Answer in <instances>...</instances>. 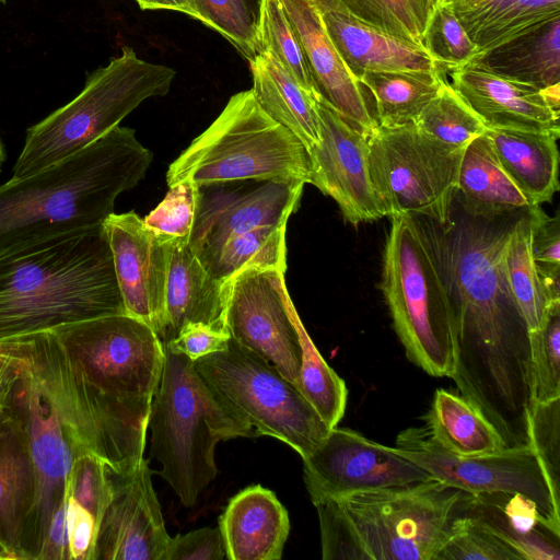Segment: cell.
<instances>
[{
	"label": "cell",
	"instance_id": "cell-1",
	"mask_svg": "<svg viewBox=\"0 0 560 560\" xmlns=\"http://www.w3.org/2000/svg\"><path fill=\"white\" fill-rule=\"evenodd\" d=\"M509 230L451 223L439 241L455 311L451 378L504 445L514 447L528 444L532 381L528 329L502 265Z\"/></svg>",
	"mask_w": 560,
	"mask_h": 560
},
{
	"label": "cell",
	"instance_id": "cell-2",
	"mask_svg": "<svg viewBox=\"0 0 560 560\" xmlns=\"http://www.w3.org/2000/svg\"><path fill=\"white\" fill-rule=\"evenodd\" d=\"M152 159L133 129L117 126L74 154L0 185V258L103 224Z\"/></svg>",
	"mask_w": 560,
	"mask_h": 560
},
{
	"label": "cell",
	"instance_id": "cell-3",
	"mask_svg": "<svg viewBox=\"0 0 560 560\" xmlns=\"http://www.w3.org/2000/svg\"><path fill=\"white\" fill-rule=\"evenodd\" d=\"M126 314L103 224L0 258V342Z\"/></svg>",
	"mask_w": 560,
	"mask_h": 560
},
{
	"label": "cell",
	"instance_id": "cell-4",
	"mask_svg": "<svg viewBox=\"0 0 560 560\" xmlns=\"http://www.w3.org/2000/svg\"><path fill=\"white\" fill-rule=\"evenodd\" d=\"M381 289L406 357L434 377L455 370V311L440 241L420 218L390 217Z\"/></svg>",
	"mask_w": 560,
	"mask_h": 560
},
{
	"label": "cell",
	"instance_id": "cell-5",
	"mask_svg": "<svg viewBox=\"0 0 560 560\" xmlns=\"http://www.w3.org/2000/svg\"><path fill=\"white\" fill-rule=\"evenodd\" d=\"M148 429L150 455L162 466L159 475L188 508L218 474L217 444L257 435L206 383L194 361L165 346Z\"/></svg>",
	"mask_w": 560,
	"mask_h": 560
},
{
	"label": "cell",
	"instance_id": "cell-6",
	"mask_svg": "<svg viewBox=\"0 0 560 560\" xmlns=\"http://www.w3.org/2000/svg\"><path fill=\"white\" fill-rule=\"evenodd\" d=\"M0 345L32 372L54 408L74 457L93 455L116 472L127 471L144 458L148 425L101 394L52 330Z\"/></svg>",
	"mask_w": 560,
	"mask_h": 560
},
{
	"label": "cell",
	"instance_id": "cell-7",
	"mask_svg": "<svg viewBox=\"0 0 560 560\" xmlns=\"http://www.w3.org/2000/svg\"><path fill=\"white\" fill-rule=\"evenodd\" d=\"M235 180L311 184L312 163L302 141L272 119L252 90L230 97L214 121L168 166V187Z\"/></svg>",
	"mask_w": 560,
	"mask_h": 560
},
{
	"label": "cell",
	"instance_id": "cell-8",
	"mask_svg": "<svg viewBox=\"0 0 560 560\" xmlns=\"http://www.w3.org/2000/svg\"><path fill=\"white\" fill-rule=\"evenodd\" d=\"M175 71L140 59L131 47L89 75L69 103L30 127L14 178L42 171L95 142L144 100L168 93Z\"/></svg>",
	"mask_w": 560,
	"mask_h": 560
},
{
	"label": "cell",
	"instance_id": "cell-9",
	"mask_svg": "<svg viewBox=\"0 0 560 560\" xmlns=\"http://www.w3.org/2000/svg\"><path fill=\"white\" fill-rule=\"evenodd\" d=\"M469 493L438 479L336 501L368 560H436L467 513Z\"/></svg>",
	"mask_w": 560,
	"mask_h": 560
},
{
	"label": "cell",
	"instance_id": "cell-10",
	"mask_svg": "<svg viewBox=\"0 0 560 560\" xmlns=\"http://www.w3.org/2000/svg\"><path fill=\"white\" fill-rule=\"evenodd\" d=\"M194 365L257 435L280 440L301 457L311 453L330 430L292 383L232 338L225 350L205 355Z\"/></svg>",
	"mask_w": 560,
	"mask_h": 560
},
{
	"label": "cell",
	"instance_id": "cell-11",
	"mask_svg": "<svg viewBox=\"0 0 560 560\" xmlns=\"http://www.w3.org/2000/svg\"><path fill=\"white\" fill-rule=\"evenodd\" d=\"M465 148L445 144L413 122L377 126L369 135V167L384 217L406 214L448 226Z\"/></svg>",
	"mask_w": 560,
	"mask_h": 560
},
{
	"label": "cell",
	"instance_id": "cell-12",
	"mask_svg": "<svg viewBox=\"0 0 560 560\" xmlns=\"http://www.w3.org/2000/svg\"><path fill=\"white\" fill-rule=\"evenodd\" d=\"M95 388L148 425L164 346L142 320L118 314L52 330Z\"/></svg>",
	"mask_w": 560,
	"mask_h": 560
},
{
	"label": "cell",
	"instance_id": "cell-13",
	"mask_svg": "<svg viewBox=\"0 0 560 560\" xmlns=\"http://www.w3.org/2000/svg\"><path fill=\"white\" fill-rule=\"evenodd\" d=\"M393 448L434 479L465 492L523 494L535 503L544 525L560 536V506L530 445L462 457L434 442L424 427H412L397 435Z\"/></svg>",
	"mask_w": 560,
	"mask_h": 560
},
{
	"label": "cell",
	"instance_id": "cell-14",
	"mask_svg": "<svg viewBox=\"0 0 560 560\" xmlns=\"http://www.w3.org/2000/svg\"><path fill=\"white\" fill-rule=\"evenodd\" d=\"M283 271L246 268L228 281L225 324L232 339L298 385L302 348L300 317Z\"/></svg>",
	"mask_w": 560,
	"mask_h": 560
},
{
	"label": "cell",
	"instance_id": "cell-15",
	"mask_svg": "<svg viewBox=\"0 0 560 560\" xmlns=\"http://www.w3.org/2000/svg\"><path fill=\"white\" fill-rule=\"evenodd\" d=\"M303 460L313 504L342 497L434 479L393 446L346 428H332Z\"/></svg>",
	"mask_w": 560,
	"mask_h": 560
},
{
	"label": "cell",
	"instance_id": "cell-16",
	"mask_svg": "<svg viewBox=\"0 0 560 560\" xmlns=\"http://www.w3.org/2000/svg\"><path fill=\"white\" fill-rule=\"evenodd\" d=\"M21 361L5 402L21 417L28 434L36 497L24 541V560H38L51 517L66 497L74 455L54 408Z\"/></svg>",
	"mask_w": 560,
	"mask_h": 560
},
{
	"label": "cell",
	"instance_id": "cell-17",
	"mask_svg": "<svg viewBox=\"0 0 560 560\" xmlns=\"http://www.w3.org/2000/svg\"><path fill=\"white\" fill-rule=\"evenodd\" d=\"M304 183L235 180L199 186L188 244L201 265L232 237L287 223L299 207Z\"/></svg>",
	"mask_w": 560,
	"mask_h": 560
},
{
	"label": "cell",
	"instance_id": "cell-18",
	"mask_svg": "<svg viewBox=\"0 0 560 560\" xmlns=\"http://www.w3.org/2000/svg\"><path fill=\"white\" fill-rule=\"evenodd\" d=\"M320 139L308 150L312 182L332 198L347 222L357 226L384 217L369 167V136L318 95Z\"/></svg>",
	"mask_w": 560,
	"mask_h": 560
},
{
	"label": "cell",
	"instance_id": "cell-19",
	"mask_svg": "<svg viewBox=\"0 0 560 560\" xmlns=\"http://www.w3.org/2000/svg\"><path fill=\"white\" fill-rule=\"evenodd\" d=\"M103 228L126 314L145 323L162 341L171 238L148 228L133 211L110 213Z\"/></svg>",
	"mask_w": 560,
	"mask_h": 560
},
{
	"label": "cell",
	"instance_id": "cell-20",
	"mask_svg": "<svg viewBox=\"0 0 560 560\" xmlns=\"http://www.w3.org/2000/svg\"><path fill=\"white\" fill-rule=\"evenodd\" d=\"M143 458L133 468H108L112 494L97 526L93 560H163L171 536Z\"/></svg>",
	"mask_w": 560,
	"mask_h": 560
},
{
	"label": "cell",
	"instance_id": "cell-21",
	"mask_svg": "<svg viewBox=\"0 0 560 560\" xmlns=\"http://www.w3.org/2000/svg\"><path fill=\"white\" fill-rule=\"evenodd\" d=\"M303 50L315 93L368 136L377 128L362 85L330 40L313 0H279Z\"/></svg>",
	"mask_w": 560,
	"mask_h": 560
},
{
	"label": "cell",
	"instance_id": "cell-22",
	"mask_svg": "<svg viewBox=\"0 0 560 560\" xmlns=\"http://www.w3.org/2000/svg\"><path fill=\"white\" fill-rule=\"evenodd\" d=\"M451 85L487 128H514L560 137L559 114L534 85L494 73L477 61L450 71Z\"/></svg>",
	"mask_w": 560,
	"mask_h": 560
},
{
	"label": "cell",
	"instance_id": "cell-23",
	"mask_svg": "<svg viewBox=\"0 0 560 560\" xmlns=\"http://www.w3.org/2000/svg\"><path fill=\"white\" fill-rule=\"evenodd\" d=\"M313 2L330 40L357 80L365 72H443L423 47L361 21L337 0Z\"/></svg>",
	"mask_w": 560,
	"mask_h": 560
},
{
	"label": "cell",
	"instance_id": "cell-24",
	"mask_svg": "<svg viewBox=\"0 0 560 560\" xmlns=\"http://www.w3.org/2000/svg\"><path fill=\"white\" fill-rule=\"evenodd\" d=\"M36 497L28 434L7 402L0 409V539L24 560V541Z\"/></svg>",
	"mask_w": 560,
	"mask_h": 560
},
{
	"label": "cell",
	"instance_id": "cell-25",
	"mask_svg": "<svg viewBox=\"0 0 560 560\" xmlns=\"http://www.w3.org/2000/svg\"><path fill=\"white\" fill-rule=\"evenodd\" d=\"M228 281L212 277L205 269L191 250L188 237L171 238L165 295L166 328L162 343L174 338L187 323H203L228 331Z\"/></svg>",
	"mask_w": 560,
	"mask_h": 560
},
{
	"label": "cell",
	"instance_id": "cell-26",
	"mask_svg": "<svg viewBox=\"0 0 560 560\" xmlns=\"http://www.w3.org/2000/svg\"><path fill=\"white\" fill-rule=\"evenodd\" d=\"M228 560H279L290 532L285 508L260 485L234 495L219 520Z\"/></svg>",
	"mask_w": 560,
	"mask_h": 560
},
{
	"label": "cell",
	"instance_id": "cell-27",
	"mask_svg": "<svg viewBox=\"0 0 560 560\" xmlns=\"http://www.w3.org/2000/svg\"><path fill=\"white\" fill-rule=\"evenodd\" d=\"M494 153L532 207L552 200L559 190V137L514 128H487Z\"/></svg>",
	"mask_w": 560,
	"mask_h": 560
},
{
	"label": "cell",
	"instance_id": "cell-28",
	"mask_svg": "<svg viewBox=\"0 0 560 560\" xmlns=\"http://www.w3.org/2000/svg\"><path fill=\"white\" fill-rule=\"evenodd\" d=\"M467 513L512 546L523 560L560 559V536L544 525L535 503L521 493H470Z\"/></svg>",
	"mask_w": 560,
	"mask_h": 560
},
{
	"label": "cell",
	"instance_id": "cell-29",
	"mask_svg": "<svg viewBox=\"0 0 560 560\" xmlns=\"http://www.w3.org/2000/svg\"><path fill=\"white\" fill-rule=\"evenodd\" d=\"M455 197L476 220L493 221L506 213L534 208L502 168L485 133L464 150Z\"/></svg>",
	"mask_w": 560,
	"mask_h": 560
},
{
	"label": "cell",
	"instance_id": "cell-30",
	"mask_svg": "<svg viewBox=\"0 0 560 560\" xmlns=\"http://www.w3.org/2000/svg\"><path fill=\"white\" fill-rule=\"evenodd\" d=\"M478 58L560 18V0H450ZM477 58V59H478Z\"/></svg>",
	"mask_w": 560,
	"mask_h": 560
},
{
	"label": "cell",
	"instance_id": "cell-31",
	"mask_svg": "<svg viewBox=\"0 0 560 560\" xmlns=\"http://www.w3.org/2000/svg\"><path fill=\"white\" fill-rule=\"evenodd\" d=\"M253 95L276 121L294 133L307 151L320 139L317 94L305 90L269 51L249 60Z\"/></svg>",
	"mask_w": 560,
	"mask_h": 560
},
{
	"label": "cell",
	"instance_id": "cell-32",
	"mask_svg": "<svg viewBox=\"0 0 560 560\" xmlns=\"http://www.w3.org/2000/svg\"><path fill=\"white\" fill-rule=\"evenodd\" d=\"M512 80L545 89L560 83V18L474 60Z\"/></svg>",
	"mask_w": 560,
	"mask_h": 560
},
{
	"label": "cell",
	"instance_id": "cell-33",
	"mask_svg": "<svg viewBox=\"0 0 560 560\" xmlns=\"http://www.w3.org/2000/svg\"><path fill=\"white\" fill-rule=\"evenodd\" d=\"M424 422L431 439L457 456L483 455L506 447L493 425L468 400L444 388L435 390Z\"/></svg>",
	"mask_w": 560,
	"mask_h": 560
},
{
	"label": "cell",
	"instance_id": "cell-34",
	"mask_svg": "<svg viewBox=\"0 0 560 560\" xmlns=\"http://www.w3.org/2000/svg\"><path fill=\"white\" fill-rule=\"evenodd\" d=\"M444 80L441 71L365 72L358 79L374 98L375 120L381 127L415 122Z\"/></svg>",
	"mask_w": 560,
	"mask_h": 560
},
{
	"label": "cell",
	"instance_id": "cell-35",
	"mask_svg": "<svg viewBox=\"0 0 560 560\" xmlns=\"http://www.w3.org/2000/svg\"><path fill=\"white\" fill-rule=\"evenodd\" d=\"M503 271L511 295L528 332L544 323L555 301L536 268L530 247L529 212L510 225L502 253Z\"/></svg>",
	"mask_w": 560,
	"mask_h": 560
},
{
	"label": "cell",
	"instance_id": "cell-36",
	"mask_svg": "<svg viewBox=\"0 0 560 560\" xmlns=\"http://www.w3.org/2000/svg\"><path fill=\"white\" fill-rule=\"evenodd\" d=\"M285 229L287 223L265 225L232 237L202 266L212 277L223 281L252 267L285 272Z\"/></svg>",
	"mask_w": 560,
	"mask_h": 560
},
{
	"label": "cell",
	"instance_id": "cell-37",
	"mask_svg": "<svg viewBox=\"0 0 560 560\" xmlns=\"http://www.w3.org/2000/svg\"><path fill=\"white\" fill-rule=\"evenodd\" d=\"M302 361L296 388L330 428L342 419L348 400L345 381L324 360L302 320L298 323Z\"/></svg>",
	"mask_w": 560,
	"mask_h": 560
},
{
	"label": "cell",
	"instance_id": "cell-38",
	"mask_svg": "<svg viewBox=\"0 0 560 560\" xmlns=\"http://www.w3.org/2000/svg\"><path fill=\"white\" fill-rule=\"evenodd\" d=\"M337 1L361 21L423 48L427 30L436 8L435 0Z\"/></svg>",
	"mask_w": 560,
	"mask_h": 560
},
{
	"label": "cell",
	"instance_id": "cell-39",
	"mask_svg": "<svg viewBox=\"0 0 560 560\" xmlns=\"http://www.w3.org/2000/svg\"><path fill=\"white\" fill-rule=\"evenodd\" d=\"M413 124L432 138L458 148H465L487 129L482 119L446 80Z\"/></svg>",
	"mask_w": 560,
	"mask_h": 560
},
{
	"label": "cell",
	"instance_id": "cell-40",
	"mask_svg": "<svg viewBox=\"0 0 560 560\" xmlns=\"http://www.w3.org/2000/svg\"><path fill=\"white\" fill-rule=\"evenodd\" d=\"M265 0H194L196 19L224 36L249 61L260 54Z\"/></svg>",
	"mask_w": 560,
	"mask_h": 560
},
{
	"label": "cell",
	"instance_id": "cell-41",
	"mask_svg": "<svg viewBox=\"0 0 560 560\" xmlns=\"http://www.w3.org/2000/svg\"><path fill=\"white\" fill-rule=\"evenodd\" d=\"M532 404L560 398V302L555 303L542 325L528 332Z\"/></svg>",
	"mask_w": 560,
	"mask_h": 560
},
{
	"label": "cell",
	"instance_id": "cell-42",
	"mask_svg": "<svg viewBox=\"0 0 560 560\" xmlns=\"http://www.w3.org/2000/svg\"><path fill=\"white\" fill-rule=\"evenodd\" d=\"M527 432L552 499L560 506V398L530 405Z\"/></svg>",
	"mask_w": 560,
	"mask_h": 560
},
{
	"label": "cell",
	"instance_id": "cell-43",
	"mask_svg": "<svg viewBox=\"0 0 560 560\" xmlns=\"http://www.w3.org/2000/svg\"><path fill=\"white\" fill-rule=\"evenodd\" d=\"M259 40L260 52L269 50L305 90L316 94L302 47L279 0H265Z\"/></svg>",
	"mask_w": 560,
	"mask_h": 560
},
{
	"label": "cell",
	"instance_id": "cell-44",
	"mask_svg": "<svg viewBox=\"0 0 560 560\" xmlns=\"http://www.w3.org/2000/svg\"><path fill=\"white\" fill-rule=\"evenodd\" d=\"M424 48L442 70H454L478 58V49L458 21L451 1L436 5Z\"/></svg>",
	"mask_w": 560,
	"mask_h": 560
},
{
	"label": "cell",
	"instance_id": "cell-45",
	"mask_svg": "<svg viewBox=\"0 0 560 560\" xmlns=\"http://www.w3.org/2000/svg\"><path fill=\"white\" fill-rule=\"evenodd\" d=\"M436 560H523L521 555L468 513Z\"/></svg>",
	"mask_w": 560,
	"mask_h": 560
},
{
	"label": "cell",
	"instance_id": "cell-46",
	"mask_svg": "<svg viewBox=\"0 0 560 560\" xmlns=\"http://www.w3.org/2000/svg\"><path fill=\"white\" fill-rule=\"evenodd\" d=\"M199 201V185L185 179L170 187L164 199L143 221L158 234L170 238L188 237Z\"/></svg>",
	"mask_w": 560,
	"mask_h": 560
},
{
	"label": "cell",
	"instance_id": "cell-47",
	"mask_svg": "<svg viewBox=\"0 0 560 560\" xmlns=\"http://www.w3.org/2000/svg\"><path fill=\"white\" fill-rule=\"evenodd\" d=\"M530 247L536 268L555 301H560V221L538 207L528 210Z\"/></svg>",
	"mask_w": 560,
	"mask_h": 560
},
{
	"label": "cell",
	"instance_id": "cell-48",
	"mask_svg": "<svg viewBox=\"0 0 560 560\" xmlns=\"http://www.w3.org/2000/svg\"><path fill=\"white\" fill-rule=\"evenodd\" d=\"M66 489L94 516L98 526L112 494L108 467L105 463L89 454L74 457Z\"/></svg>",
	"mask_w": 560,
	"mask_h": 560
},
{
	"label": "cell",
	"instance_id": "cell-49",
	"mask_svg": "<svg viewBox=\"0 0 560 560\" xmlns=\"http://www.w3.org/2000/svg\"><path fill=\"white\" fill-rule=\"evenodd\" d=\"M319 520L324 560H368L351 523L336 500L314 504Z\"/></svg>",
	"mask_w": 560,
	"mask_h": 560
},
{
	"label": "cell",
	"instance_id": "cell-50",
	"mask_svg": "<svg viewBox=\"0 0 560 560\" xmlns=\"http://www.w3.org/2000/svg\"><path fill=\"white\" fill-rule=\"evenodd\" d=\"M226 559L220 527H203L171 537L163 560Z\"/></svg>",
	"mask_w": 560,
	"mask_h": 560
},
{
	"label": "cell",
	"instance_id": "cell-51",
	"mask_svg": "<svg viewBox=\"0 0 560 560\" xmlns=\"http://www.w3.org/2000/svg\"><path fill=\"white\" fill-rule=\"evenodd\" d=\"M231 336L203 323H187L174 338L163 343L174 352L183 353L191 361L225 350Z\"/></svg>",
	"mask_w": 560,
	"mask_h": 560
},
{
	"label": "cell",
	"instance_id": "cell-52",
	"mask_svg": "<svg viewBox=\"0 0 560 560\" xmlns=\"http://www.w3.org/2000/svg\"><path fill=\"white\" fill-rule=\"evenodd\" d=\"M66 522L70 560H93L97 523L66 489Z\"/></svg>",
	"mask_w": 560,
	"mask_h": 560
},
{
	"label": "cell",
	"instance_id": "cell-53",
	"mask_svg": "<svg viewBox=\"0 0 560 560\" xmlns=\"http://www.w3.org/2000/svg\"><path fill=\"white\" fill-rule=\"evenodd\" d=\"M22 361L0 345V409L4 406L8 393L15 381Z\"/></svg>",
	"mask_w": 560,
	"mask_h": 560
},
{
	"label": "cell",
	"instance_id": "cell-54",
	"mask_svg": "<svg viewBox=\"0 0 560 560\" xmlns=\"http://www.w3.org/2000/svg\"><path fill=\"white\" fill-rule=\"evenodd\" d=\"M142 10H173L196 19L194 0H136Z\"/></svg>",
	"mask_w": 560,
	"mask_h": 560
},
{
	"label": "cell",
	"instance_id": "cell-55",
	"mask_svg": "<svg viewBox=\"0 0 560 560\" xmlns=\"http://www.w3.org/2000/svg\"><path fill=\"white\" fill-rule=\"evenodd\" d=\"M0 560H18L14 553L0 539Z\"/></svg>",
	"mask_w": 560,
	"mask_h": 560
},
{
	"label": "cell",
	"instance_id": "cell-56",
	"mask_svg": "<svg viewBox=\"0 0 560 560\" xmlns=\"http://www.w3.org/2000/svg\"><path fill=\"white\" fill-rule=\"evenodd\" d=\"M4 161H5V150H4L3 143L0 139V171H1V167H2V164L4 163Z\"/></svg>",
	"mask_w": 560,
	"mask_h": 560
},
{
	"label": "cell",
	"instance_id": "cell-57",
	"mask_svg": "<svg viewBox=\"0 0 560 560\" xmlns=\"http://www.w3.org/2000/svg\"><path fill=\"white\" fill-rule=\"evenodd\" d=\"M450 0H435V3L436 5H441V4H444L446 2H448Z\"/></svg>",
	"mask_w": 560,
	"mask_h": 560
},
{
	"label": "cell",
	"instance_id": "cell-58",
	"mask_svg": "<svg viewBox=\"0 0 560 560\" xmlns=\"http://www.w3.org/2000/svg\"><path fill=\"white\" fill-rule=\"evenodd\" d=\"M7 0H0V2H5Z\"/></svg>",
	"mask_w": 560,
	"mask_h": 560
}]
</instances>
